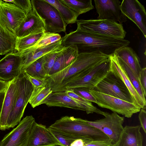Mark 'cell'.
<instances>
[{
  "instance_id": "cell-1",
  "label": "cell",
  "mask_w": 146,
  "mask_h": 146,
  "mask_svg": "<svg viewBox=\"0 0 146 146\" xmlns=\"http://www.w3.org/2000/svg\"><path fill=\"white\" fill-rule=\"evenodd\" d=\"M62 40L63 46H76L79 54L101 53L109 56L130 43L124 39L85 32L78 29L66 34Z\"/></svg>"
},
{
  "instance_id": "cell-2",
  "label": "cell",
  "mask_w": 146,
  "mask_h": 146,
  "mask_svg": "<svg viewBox=\"0 0 146 146\" xmlns=\"http://www.w3.org/2000/svg\"><path fill=\"white\" fill-rule=\"evenodd\" d=\"M109 56L101 53H80L66 68L46 77L53 92L62 91L72 81L82 77L94 67L106 61Z\"/></svg>"
},
{
  "instance_id": "cell-3",
  "label": "cell",
  "mask_w": 146,
  "mask_h": 146,
  "mask_svg": "<svg viewBox=\"0 0 146 146\" xmlns=\"http://www.w3.org/2000/svg\"><path fill=\"white\" fill-rule=\"evenodd\" d=\"M48 127L64 137L74 140L86 138L96 140H110L105 134L86 123L84 119L73 116L62 117Z\"/></svg>"
},
{
  "instance_id": "cell-4",
  "label": "cell",
  "mask_w": 146,
  "mask_h": 146,
  "mask_svg": "<svg viewBox=\"0 0 146 146\" xmlns=\"http://www.w3.org/2000/svg\"><path fill=\"white\" fill-rule=\"evenodd\" d=\"M17 90L15 105L7 121V128H13L18 124L23 117L25 108L33 91L34 88L21 71L16 78Z\"/></svg>"
},
{
  "instance_id": "cell-5",
  "label": "cell",
  "mask_w": 146,
  "mask_h": 146,
  "mask_svg": "<svg viewBox=\"0 0 146 146\" xmlns=\"http://www.w3.org/2000/svg\"><path fill=\"white\" fill-rule=\"evenodd\" d=\"M31 2L32 11L44 23L45 32L58 33L66 31L67 25L54 6L45 0H32Z\"/></svg>"
},
{
  "instance_id": "cell-6",
  "label": "cell",
  "mask_w": 146,
  "mask_h": 146,
  "mask_svg": "<svg viewBox=\"0 0 146 146\" xmlns=\"http://www.w3.org/2000/svg\"><path fill=\"white\" fill-rule=\"evenodd\" d=\"M77 29L99 35L124 39L126 34L122 24L105 20H77Z\"/></svg>"
},
{
  "instance_id": "cell-7",
  "label": "cell",
  "mask_w": 146,
  "mask_h": 146,
  "mask_svg": "<svg viewBox=\"0 0 146 146\" xmlns=\"http://www.w3.org/2000/svg\"><path fill=\"white\" fill-rule=\"evenodd\" d=\"M110 65L109 57L105 61L92 68L86 74L68 84L65 86L62 91L79 87L87 88L90 90H93L110 72Z\"/></svg>"
},
{
  "instance_id": "cell-8",
  "label": "cell",
  "mask_w": 146,
  "mask_h": 146,
  "mask_svg": "<svg viewBox=\"0 0 146 146\" xmlns=\"http://www.w3.org/2000/svg\"><path fill=\"white\" fill-rule=\"evenodd\" d=\"M103 118L94 121L84 120L87 123L99 129L110 139L112 143L115 145L117 142L123 130L122 125L124 117H121L116 113H110L106 112Z\"/></svg>"
},
{
  "instance_id": "cell-9",
  "label": "cell",
  "mask_w": 146,
  "mask_h": 146,
  "mask_svg": "<svg viewBox=\"0 0 146 146\" xmlns=\"http://www.w3.org/2000/svg\"><path fill=\"white\" fill-rule=\"evenodd\" d=\"M90 92L96 100V104L99 107L109 109L126 117H131L134 114L141 110L140 108L133 103L94 90H90Z\"/></svg>"
},
{
  "instance_id": "cell-10",
  "label": "cell",
  "mask_w": 146,
  "mask_h": 146,
  "mask_svg": "<svg viewBox=\"0 0 146 146\" xmlns=\"http://www.w3.org/2000/svg\"><path fill=\"white\" fill-rule=\"evenodd\" d=\"M35 122L32 115L25 117L15 128L4 136L0 142V146H28L31 131Z\"/></svg>"
},
{
  "instance_id": "cell-11",
  "label": "cell",
  "mask_w": 146,
  "mask_h": 146,
  "mask_svg": "<svg viewBox=\"0 0 146 146\" xmlns=\"http://www.w3.org/2000/svg\"><path fill=\"white\" fill-rule=\"evenodd\" d=\"M93 90L134 104L125 84L111 72Z\"/></svg>"
},
{
  "instance_id": "cell-12",
  "label": "cell",
  "mask_w": 146,
  "mask_h": 146,
  "mask_svg": "<svg viewBox=\"0 0 146 146\" xmlns=\"http://www.w3.org/2000/svg\"><path fill=\"white\" fill-rule=\"evenodd\" d=\"M26 16L25 12L14 4L0 0V25L15 34Z\"/></svg>"
},
{
  "instance_id": "cell-13",
  "label": "cell",
  "mask_w": 146,
  "mask_h": 146,
  "mask_svg": "<svg viewBox=\"0 0 146 146\" xmlns=\"http://www.w3.org/2000/svg\"><path fill=\"white\" fill-rule=\"evenodd\" d=\"M95 6L98 14V20H107L122 24L127 21L122 13L121 2L118 0H94Z\"/></svg>"
},
{
  "instance_id": "cell-14",
  "label": "cell",
  "mask_w": 146,
  "mask_h": 146,
  "mask_svg": "<svg viewBox=\"0 0 146 146\" xmlns=\"http://www.w3.org/2000/svg\"><path fill=\"white\" fill-rule=\"evenodd\" d=\"M120 8L122 13L139 28L146 36V13L144 6L137 0H123Z\"/></svg>"
},
{
  "instance_id": "cell-15",
  "label": "cell",
  "mask_w": 146,
  "mask_h": 146,
  "mask_svg": "<svg viewBox=\"0 0 146 146\" xmlns=\"http://www.w3.org/2000/svg\"><path fill=\"white\" fill-rule=\"evenodd\" d=\"M23 60V57L7 54L0 60V80L10 82L17 78L21 72Z\"/></svg>"
},
{
  "instance_id": "cell-16",
  "label": "cell",
  "mask_w": 146,
  "mask_h": 146,
  "mask_svg": "<svg viewBox=\"0 0 146 146\" xmlns=\"http://www.w3.org/2000/svg\"><path fill=\"white\" fill-rule=\"evenodd\" d=\"M62 146L45 126L34 124L30 134L28 146Z\"/></svg>"
},
{
  "instance_id": "cell-17",
  "label": "cell",
  "mask_w": 146,
  "mask_h": 146,
  "mask_svg": "<svg viewBox=\"0 0 146 146\" xmlns=\"http://www.w3.org/2000/svg\"><path fill=\"white\" fill-rule=\"evenodd\" d=\"M110 72L119 78L124 83L129 91L133 99L134 104L141 109L145 108V104L131 82L128 78L119 63L115 54L109 56Z\"/></svg>"
},
{
  "instance_id": "cell-18",
  "label": "cell",
  "mask_w": 146,
  "mask_h": 146,
  "mask_svg": "<svg viewBox=\"0 0 146 146\" xmlns=\"http://www.w3.org/2000/svg\"><path fill=\"white\" fill-rule=\"evenodd\" d=\"M43 104L48 106L66 107L85 111L88 114L93 113L82 103L69 96L65 91L52 92Z\"/></svg>"
},
{
  "instance_id": "cell-19",
  "label": "cell",
  "mask_w": 146,
  "mask_h": 146,
  "mask_svg": "<svg viewBox=\"0 0 146 146\" xmlns=\"http://www.w3.org/2000/svg\"><path fill=\"white\" fill-rule=\"evenodd\" d=\"M44 25L41 19L32 10L26 15L15 34L21 38L30 34L45 32Z\"/></svg>"
},
{
  "instance_id": "cell-20",
  "label": "cell",
  "mask_w": 146,
  "mask_h": 146,
  "mask_svg": "<svg viewBox=\"0 0 146 146\" xmlns=\"http://www.w3.org/2000/svg\"><path fill=\"white\" fill-rule=\"evenodd\" d=\"M141 128L140 125L125 126L115 146H143V137L140 131Z\"/></svg>"
},
{
  "instance_id": "cell-21",
  "label": "cell",
  "mask_w": 146,
  "mask_h": 146,
  "mask_svg": "<svg viewBox=\"0 0 146 146\" xmlns=\"http://www.w3.org/2000/svg\"><path fill=\"white\" fill-rule=\"evenodd\" d=\"M17 86L16 78L10 82L7 89L1 115L0 124L2 131L7 129V121L13 109L15 102Z\"/></svg>"
},
{
  "instance_id": "cell-22",
  "label": "cell",
  "mask_w": 146,
  "mask_h": 146,
  "mask_svg": "<svg viewBox=\"0 0 146 146\" xmlns=\"http://www.w3.org/2000/svg\"><path fill=\"white\" fill-rule=\"evenodd\" d=\"M78 54L76 46L64 47L61 52L57 56L48 76L61 71L71 65L76 60Z\"/></svg>"
},
{
  "instance_id": "cell-23",
  "label": "cell",
  "mask_w": 146,
  "mask_h": 146,
  "mask_svg": "<svg viewBox=\"0 0 146 146\" xmlns=\"http://www.w3.org/2000/svg\"><path fill=\"white\" fill-rule=\"evenodd\" d=\"M114 54L129 67L138 78L142 68L140 59L135 51L127 46L117 49Z\"/></svg>"
},
{
  "instance_id": "cell-24",
  "label": "cell",
  "mask_w": 146,
  "mask_h": 146,
  "mask_svg": "<svg viewBox=\"0 0 146 146\" xmlns=\"http://www.w3.org/2000/svg\"><path fill=\"white\" fill-rule=\"evenodd\" d=\"M63 47L61 39L57 42L35 49L29 52L23 56V60L21 71H23L34 62L47 53Z\"/></svg>"
},
{
  "instance_id": "cell-25",
  "label": "cell",
  "mask_w": 146,
  "mask_h": 146,
  "mask_svg": "<svg viewBox=\"0 0 146 146\" xmlns=\"http://www.w3.org/2000/svg\"><path fill=\"white\" fill-rule=\"evenodd\" d=\"M16 34L0 25V55L14 52Z\"/></svg>"
},
{
  "instance_id": "cell-26",
  "label": "cell",
  "mask_w": 146,
  "mask_h": 146,
  "mask_svg": "<svg viewBox=\"0 0 146 146\" xmlns=\"http://www.w3.org/2000/svg\"><path fill=\"white\" fill-rule=\"evenodd\" d=\"M59 34L45 32L42 38L34 45L19 52H13L15 55L23 57L29 52L36 48L46 46L62 39Z\"/></svg>"
},
{
  "instance_id": "cell-27",
  "label": "cell",
  "mask_w": 146,
  "mask_h": 146,
  "mask_svg": "<svg viewBox=\"0 0 146 146\" xmlns=\"http://www.w3.org/2000/svg\"><path fill=\"white\" fill-rule=\"evenodd\" d=\"M54 6L58 11L66 25L76 22L78 16L72 10L60 0H45Z\"/></svg>"
},
{
  "instance_id": "cell-28",
  "label": "cell",
  "mask_w": 146,
  "mask_h": 146,
  "mask_svg": "<svg viewBox=\"0 0 146 146\" xmlns=\"http://www.w3.org/2000/svg\"><path fill=\"white\" fill-rule=\"evenodd\" d=\"M78 16L94 9L92 0H60Z\"/></svg>"
},
{
  "instance_id": "cell-29",
  "label": "cell",
  "mask_w": 146,
  "mask_h": 146,
  "mask_svg": "<svg viewBox=\"0 0 146 146\" xmlns=\"http://www.w3.org/2000/svg\"><path fill=\"white\" fill-rule=\"evenodd\" d=\"M44 32L32 34L21 38L17 37L13 52L20 51L33 46L42 38Z\"/></svg>"
},
{
  "instance_id": "cell-30",
  "label": "cell",
  "mask_w": 146,
  "mask_h": 146,
  "mask_svg": "<svg viewBox=\"0 0 146 146\" xmlns=\"http://www.w3.org/2000/svg\"><path fill=\"white\" fill-rule=\"evenodd\" d=\"M52 92V88L49 86L34 88L29 103L34 108L43 104L44 101Z\"/></svg>"
},
{
  "instance_id": "cell-31",
  "label": "cell",
  "mask_w": 146,
  "mask_h": 146,
  "mask_svg": "<svg viewBox=\"0 0 146 146\" xmlns=\"http://www.w3.org/2000/svg\"><path fill=\"white\" fill-rule=\"evenodd\" d=\"M117 57L119 63L131 84L138 93L144 103L146 105V97L141 87L138 78L129 67L123 61Z\"/></svg>"
},
{
  "instance_id": "cell-32",
  "label": "cell",
  "mask_w": 146,
  "mask_h": 146,
  "mask_svg": "<svg viewBox=\"0 0 146 146\" xmlns=\"http://www.w3.org/2000/svg\"><path fill=\"white\" fill-rule=\"evenodd\" d=\"M44 62L43 56L30 64L23 72L32 76L46 77L48 76L44 68Z\"/></svg>"
},
{
  "instance_id": "cell-33",
  "label": "cell",
  "mask_w": 146,
  "mask_h": 146,
  "mask_svg": "<svg viewBox=\"0 0 146 146\" xmlns=\"http://www.w3.org/2000/svg\"><path fill=\"white\" fill-rule=\"evenodd\" d=\"M63 48V46L59 49L49 52L44 56V68L48 76L54 64L57 56L61 52Z\"/></svg>"
},
{
  "instance_id": "cell-34",
  "label": "cell",
  "mask_w": 146,
  "mask_h": 146,
  "mask_svg": "<svg viewBox=\"0 0 146 146\" xmlns=\"http://www.w3.org/2000/svg\"><path fill=\"white\" fill-rule=\"evenodd\" d=\"M65 91L69 96L82 103L89 108L93 113L95 112L104 116L106 112L101 111L93 106L92 102L84 99L76 94L73 89H67Z\"/></svg>"
},
{
  "instance_id": "cell-35",
  "label": "cell",
  "mask_w": 146,
  "mask_h": 146,
  "mask_svg": "<svg viewBox=\"0 0 146 146\" xmlns=\"http://www.w3.org/2000/svg\"><path fill=\"white\" fill-rule=\"evenodd\" d=\"M24 73L25 76L33 86L34 88L36 89L48 86L46 77H40L32 76L25 72Z\"/></svg>"
},
{
  "instance_id": "cell-36",
  "label": "cell",
  "mask_w": 146,
  "mask_h": 146,
  "mask_svg": "<svg viewBox=\"0 0 146 146\" xmlns=\"http://www.w3.org/2000/svg\"><path fill=\"white\" fill-rule=\"evenodd\" d=\"M73 89L76 94L84 99L91 102L97 103L96 100L90 93L88 88L79 87Z\"/></svg>"
},
{
  "instance_id": "cell-37",
  "label": "cell",
  "mask_w": 146,
  "mask_h": 146,
  "mask_svg": "<svg viewBox=\"0 0 146 146\" xmlns=\"http://www.w3.org/2000/svg\"><path fill=\"white\" fill-rule=\"evenodd\" d=\"M12 3L23 10L26 15L32 10L31 1L30 0H13Z\"/></svg>"
},
{
  "instance_id": "cell-38",
  "label": "cell",
  "mask_w": 146,
  "mask_h": 146,
  "mask_svg": "<svg viewBox=\"0 0 146 146\" xmlns=\"http://www.w3.org/2000/svg\"><path fill=\"white\" fill-rule=\"evenodd\" d=\"M48 128L50 133L61 144L62 146H70L71 143L74 141L64 137L52 129L48 127Z\"/></svg>"
},
{
  "instance_id": "cell-39",
  "label": "cell",
  "mask_w": 146,
  "mask_h": 146,
  "mask_svg": "<svg viewBox=\"0 0 146 146\" xmlns=\"http://www.w3.org/2000/svg\"><path fill=\"white\" fill-rule=\"evenodd\" d=\"M139 81L145 96L146 97V68H142L140 72Z\"/></svg>"
},
{
  "instance_id": "cell-40",
  "label": "cell",
  "mask_w": 146,
  "mask_h": 146,
  "mask_svg": "<svg viewBox=\"0 0 146 146\" xmlns=\"http://www.w3.org/2000/svg\"><path fill=\"white\" fill-rule=\"evenodd\" d=\"M145 108H142L139 111L138 117L140 125L145 133H146V111Z\"/></svg>"
},
{
  "instance_id": "cell-41",
  "label": "cell",
  "mask_w": 146,
  "mask_h": 146,
  "mask_svg": "<svg viewBox=\"0 0 146 146\" xmlns=\"http://www.w3.org/2000/svg\"><path fill=\"white\" fill-rule=\"evenodd\" d=\"M10 82H7L0 80V93L6 91Z\"/></svg>"
},
{
  "instance_id": "cell-42",
  "label": "cell",
  "mask_w": 146,
  "mask_h": 146,
  "mask_svg": "<svg viewBox=\"0 0 146 146\" xmlns=\"http://www.w3.org/2000/svg\"><path fill=\"white\" fill-rule=\"evenodd\" d=\"M6 90L0 93V119L3 104L5 95ZM0 130H1V128L0 124Z\"/></svg>"
}]
</instances>
